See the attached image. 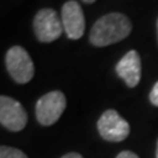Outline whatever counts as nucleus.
<instances>
[{"label": "nucleus", "mask_w": 158, "mask_h": 158, "mask_svg": "<svg viewBox=\"0 0 158 158\" xmlns=\"http://www.w3.org/2000/svg\"><path fill=\"white\" fill-rule=\"evenodd\" d=\"M98 131L106 141L120 142L129 136L131 128L115 110H107L98 121Z\"/></svg>", "instance_id": "5"}, {"label": "nucleus", "mask_w": 158, "mask_h": 158, "mask_svg": "<svg viewBox=\"0 0 158 158\" xmlns=\"http://www.w3.org/2000/svg\"><path fill=\"white\" fill-rule=\"evenodd\" d=\"M63 31L70 40H79L85 34L86 19L82 7L75 0H69L63 4L61 11Z\"/></svg>", "instance_id": "7"}, {"label": "nucleus", "mask_w": 158, "mask_h": 158, "mask_svg": "<svg viewBox=\"0 0 158 158\" xmlns=\"http://www.w3.org/2000/svg\"><path fill=\"white\" fill-rule=\"evenodd\" d=\"M85 3H87V4H92V3H95L96 0H83Z\"/></svg>", "instance_id": "13"}, {"label": "nucleus", "mask_w": 158, "mask_h": 158, "mask_svg": "<svg viewBox=\"0 0 158 158\" xmlns=\"http://www.w3.org/2000/svg\"><path fill=\"white\" fill-rule=\"evenodd\" d=\"M61 158H83V157L79 153H67V154H65Z\"/></svg>", "instance_id": "12"}, {"label": "nucleus", "mask_w": 158, "mask_h": 158, "mask_svg": "<svg viewBox=\"0 0 158 158\" xmlns=\"http://www.w3.org/2000/svg\"><path fill=\"white\" fill-rule=\"evenodd\" d=\"M6 65L9 75L16 83L25 85L34 75V65L29 53L21 46H12L6 54Z\"/></svg>", "instance_id": "2"}, {"label": "nucleus", "mask_w": 158, "mask_h": 158, "mask_svg": "<svg viewBox=\"0 0 158 158\" xmlns=\"http://www.w3.org/2000/svg\"><path fill=\"white\" fill-rule=\"evenodd\" d=\"M116 73L128 87H136L141 79V58L136 50H129L116 65Z\"/></svg>", "instance_id": "8"}, {"label": "nucleus", "mask_w": 158, "mask_h": 158, "mask_svg": "<svg viewBox=\"0 0 158 158\" xmlns=\"http://www.w3.org/2000/svg\"><path fill=\"white\" fill-rule=\"evenodd\" d=\"M149 99H150V103H152L153 106L158 107V81L156 82V85L153 86V88H152Z\"/></svg>", "instance_id": "10"}, {"label": "nucleus", "mask_w": 158, "mask_h": 158, "mask_svg": "<svg viewBox=\"0 0 158 158\" xmlns=\"http://www.w3.org/2000/svg\"><path fill=\"white\" fill-rule=\"evenodd\" d=\"M34 34L40 42H53L63 32L62 20L52 8H42L37 12L33 21Z\"/></svg>", "instance_id": "4"}, {"label": "nucleus", "mask_w": 158, "mask_h": 158, "mask_svg": "<svg viewBox=\"0 0 158 158\" xmlns=\"http://www.w3.org/2000/svg\"><path fill=\"white\" fill-rule=\"evenodd\" d=\"M28 116L17 100L3 95L0 98V123L11 132H20L27 125Z\"/></svg>", "instance_id": "6"}, {"label": "nucleus", "mask_w": 158, "mask_h": 158, "mask_svg": "<svg viewBox=\"0 0 158 158\" xmlns=\"http://www.w3.org/2000/svg\"><path fill=\"white\" fill-rule=\"evenodd\" d=\"M0 158H28V157L20 149L3 145L0 148Z\"/></svg>", "instance_id": "9"}, {"label": "nucleus", "mask_w": 158, "mask_h": 158, "mask_svg": "<svg viewBox=\"0 0 158 158\" xmlns=\"http://www.w3.org/2000/svg\"><path fill=\"white\" fill-rule=\"evenodd\" d=\"M156 158H158V141H157V149H156Z\"/></svg>", "instance_id": "14"}, {"label": "nucleus", "mask_w": 158, "mask_h": 158, "mask_svg": "<svg viewBox=\"0 0 158 158\" xmlns=\"http://www.w3.org/2000/svg\"><path fill=\"white\" fill-rule=\"evenodd\" d=\"M116 158H140L137 154H135L133 152H129V150H124L121 153H118Z\"/></svg>", "instance_id": "11"}, {"label": "nucleus", "mask_w": 158, "mask_h": 158, "mask_svg": "<svg viewBox=\"0 0 158 158\" xmlns=\"http://www.w3.org/2000/svg\"><path fill=\"white\" fill-rule=\"evenodd\" d=\"M66 110V96L61 91H52L45 94L37 100L36 117L41 125H53L62 116Z\"/></svg>", "instance_id": "3"}, {"label": "nucleus", "mask_w": 158, "mask_h": 158, "mask_svg": "<svg viewBox=\"0 0 158 158\" xmlns=\"http://www.w3.org/2000/svg\"><path fill=\"white\" fill-rule=\"evenodd\" d=\"M157 37H158V20H157Z\"/></svg>", "instance_id": "15"}, {"label": "nucleus", "mask_w": 158, "mask_h": 158, "mask_svg": "<svg viewBox=\"0 0 158 158\" xmlns=\"http://www.w3.org/2000/svg\"><path fill=\"white\" fill-rule=\"evenodd\" d=\"M132 32V23L125 15L112 12L102 16L90 32V42L96 48H104L120 42Z\"/></svg>", "instance_id": "1"}]
</instances>
